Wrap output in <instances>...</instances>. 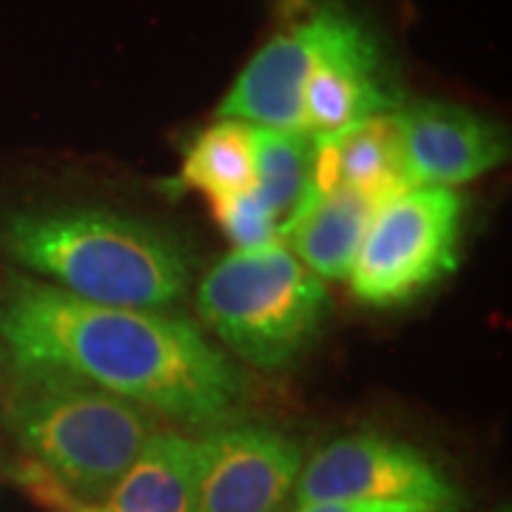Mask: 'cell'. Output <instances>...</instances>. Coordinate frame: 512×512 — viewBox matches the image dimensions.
I'll return each instance as SVG.
<instances>
[{
	"label": "cell",
	"instance_id": "obj_5",
	"mask_svg": "<svg viewBox=\"0 0 512 512\" xmlns=\"http://www.w3.org/2000/svg\"><path fill=\"white\" fill-rule=\"evenodd\" d=\"M464 200L453 188L416 185L376 208L356 265L353 296L376 308L410 302L456 268Z\"/></svg>",
	"mask_w": 512,
	"mask_h": 512
},
{
	"label": "cell",
	"instance_id": "obj_1",
	"mask_svg": "<svg viewBox=\"0 0 512 512\" xmlns=\"http://www.w3.org/2000/svg\"><path fill=\"white\" fill-rule=\"evenodd\" d=\"M0 339L15 365L60 367L202 433L231 424L248 396L245 373L200 325L92 305L29 276L9 274L0 288Z\"/></svg>",
	"mask_w": 512,
	"mask_h": 512
},
{
	"label": "cell",
	"instance_id": "obj_3",
	"mask_svg": "<svg viewBox=\"0 0 512 512\" xmlns=\"http://www.w3.org/2000/svg\"><path fill=\"white\" fill-rule=\"evenodd\" d=\"M6 421L40 473L77 498H103L154 433L151 413L49 365H15Z\"/></svg>",
	"mask_w": 512,
	"mask_h": 512
},
{
	"label": "cell",
	"instance_id": "obj_15",
	"mask_svg": "<svg viewBox=\"0 0 512 512\" xmlns=\"http://www.w3.org/2000/svg\"><path fill=\"white\" fill-rule=\"evenodd\" d=\"M313 168V137L305 131L256 128L254 191L271 208L279 225L288 220L299 200L308 194Z\"/></svg>",
	"mask_w": 512,
	"mask_h": 512
},
{
	"label": "cell",
	"instance_id": "obj_4",
	"mask_svg": "<svg viewBox=\"0 0 512 512\" xmlns=\"http://www.w3.org/2000/svg\"><path fill=\"white\" fill-rule=\"evenodd\" d=\"M197 313L237 359L279 370L316 342L330 296L282 242H271L220 259L200 282Z\"/></svg>",
	"mask_w": 512,
	"mask_h": 512
},
{
	"label": "cell",
	"instance_id": "obj_11",
	"mask_svg": "<svg viewBox=\"0 0 512 512\" xmlns=\"http://www.w3.org/2000/svg\"><path fill=\"white\" fill-rule=\"evenodd\" d=\"M410 188H416V180L404 151L399 109L313 137L311 194L356 191L384 205Z\"/></svg>",
	"mask_w": 512,
	"mask_h": 512
},
{
	"label": "cell",
	"instance_id": "obj_12",
	"mask_svg": "<svg viewBox=\"0 0 512 512\" xmlns=\"http://www.w3.org/2000/svg\"><path fill=\"white\" fill-rule=\"evenodd\" d=\"M379 202L356 191L305 194L279 225V242L322 282L348 279Z\"/></svg>",
	"mask_w": 512,
	"mask_h": 512
},
{
	"label": "cell",
	"instance_id": "obj_14",
	"mask_svg": "<svg viewBox=\"0 0 512 512\" xmlns=\"http://www.w3.org/2000/svg\"><path fill=\"white\" fill-rule=\"evenodd\" d=\"M256 126L242 120H220L205 128L188 146L180 185L202 191L208 200L248 191L254 185Z\"/></svg>",
	"mask_w": 512,
	"mask_h": 512
},
{
	"label": "cell",
	"instance_id": "obj_6",
	"mask_svg": "<svg viewBox=\"0 0 512 512\" xmlns=\"http://www.w3.org/2000/svg\"><path fill=\"white\" fill-rule=\"evenodd\" d=\"M296 507L313 501H384L416 504L433 512H456L461 493L433 458L413 444L353 433L330 441L302 467Z\"/></svg>",
	"mask_w": 512,
	"mask_h": 512
},
{
	"label": "cell",
	"instance_id": "obj_16",
	"mask_svg": "<svg viewBox=\"0 0 512 512\" xmlns=\"http://www.w3.org/2000/svg\"><path fill=\"white\" fill-rule=\"evenodd\" d=\"M211 211L225 239L237 251H254L279 242V220L251 188L211 200Z\"/></svg>",
	"mask_w": 512,
	"mask_h": 512
},
{
	"label": "cell",
	"instance_id": "obj_7",
	"mask_svg": "<svg viewBox=\"0 0 512 512\" xmlns=\"http://www.w3.org/2000/svg\"><path fill=\"white\" fill-rule=\"evenodd\" d=\"M194 512H279L305 467L302 441L268 424H222L197 439Z\"/></svg>",
	"mask_w": 512,
	"mask_h": 512
},
{
	"label": "cell",
	"instance_id": "obj_9",
	"mask_svg": "<svg viewBox=\"0 0 512 512\" xmlns=\"http://www.w3.org/2000/svg\"><path fill=\"white\" fill-rule=\"evenodd\" d=\"M330 3L302 6L239 72L217 117L256 128L305 131V86L328 32ZM308 134V131H305Z\"/></svg>",
	"mask_w": 512,
	"mask_h": 512
},
{
	"label": "cell",
	"instance_id": "obj_8",
	"mask_svg": "<svg viewBox=\"0 0 512 512\" xmlns=\"http://www.w3.org/2000/svg\"><path fill=\"white\" fill-rule=\"evenodd\" d=\"M396 109L402 94L379 40L342 3H330L328 32L305 86V131L336 134Z\"/></svg>",
	"mask_w": 512,
	"mask_h": 512
},
{
	"label": "cell",
	"instance_id": "obj_17",
	"mask_svg": "<svg viewBox=\"0 0 512 512\" xmlns=\"http://www.w3.org/2000/svg\"><path fill=\"white\" fill-rule=\"evenodd\" d=\"M296 512H433L416 504H384V501H313L302 504Z\"/></svg>",
	"mask_w": 512,
	"mask_h": 512
},
{
	"label": "cell",
	"instance_id": "obj_2",
	"mask_svg": "<svg viewBox=\"0 0 512 512\" xmlns=\"http://www.w3.org/2000/svg\"><path fill=\"white\" fill-rule=\"evenodd\" d=\"M0 242L18 265L106 308H171L197 271V256L174 231L89 205L12 214Z\"/></svg>",
	"mask_w": 512,
	"mask_h": 512
},
{
	"label": "cell",
	"instance_id": "obj_13",
	"mask_svg": "<svg viewBox=\"0 0 512 512\" xmlns=\"http://www.w3.org/2000/svg\"><path fill=\"white\" fill-rule=\"evenodd\" d=\"M197 439L180 433H151L140 453L111 484L97 512H194Z\"/></svg>",
	"mask_w": 512,
	"mask_h": 512
},
{
	"label": "cell",
	"instance_id": "obj_10",
	"mask_svg": "<svg viewBox=\"0 0 512 512\" xmlns=\"http://www.w3.org/2000/svg\"><path fill=\"white\" fill-rule=\"evenodd\" d=\"M404 151L416 185L453 188L470 183L507 160V137L476 111L421 100L399 109Z\"/></svg>",
	"mask_w": 512,
	"mask_h": 512
}]
</instances>
